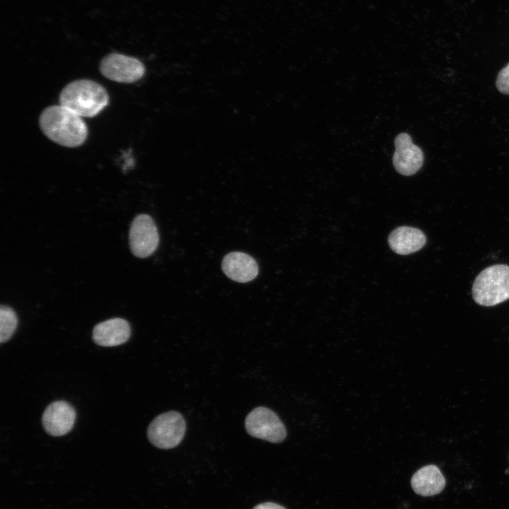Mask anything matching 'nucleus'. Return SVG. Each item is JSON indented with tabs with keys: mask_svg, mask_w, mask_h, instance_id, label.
<instances>
[{
	"mask_svg": "<svg viewBox=\"0 0 509 509\" xmlns=\"http://www.w3.org/2000/svg\"><path fill=\"white\" fill-rule=\"evenodd\" d=\"M221 267L229 279L239 283L255 279L259 272L258 264L255 259L241 252L227 254L223 259Z\"/></svg>",
	"mask_w": 509,
	"mask_h": 509,
	"instance_id": "9b49d317",
	"label": "nucleus"
},
{
	"mask_svg": "<svg viewBox=\"0 0 509 509\" xmlns=\"http://www.w3.org/2000/svg\"><path fill=\"white\" fill-rule=\"evenodd\" d=\"M394 145L392 161L396 170L403 175L415 174L423 163L422 150L413 144L411 136L406 133L398 134Z\"/></svg>",
	"mask_w": 509,
	"mask_h": 509,
	"instance_id": "6e6552de",
	"label": "nucleus"
},
{
	"mask_svg": "<svg viewBox=\"0 0 509 509\" xmlns=\"http://www.w3.org/2000/svg\"><path fill=\"white\" fill-rule=\"evenodd\" d=\"M129 240L131 252L135 257L151 256L159 244V234L153 219L144 213L136 216L130 226Z\"/></svg>",
	"mask_w": 509,
	"mask_h": 509,
	"instance_id": "0eeeda50",
	"label": "nucleus"
},
{
	"mask_svg": "<svg viewBox=\"0 0 509 509\" xmlns=\"http://www.w3.org/2000/svg\"><path fill=\"white\" fill-rule=\"evenodd\" d=\"M110 97L100 83L87 78L74 80L60 91L59 104L82 118H92L108 106Z\"/></svg>",
	"mask_w": 509,
	"mask_h": 509,
	"instance_id": "f03ea898",
	"label": "nucleus"
},
{
	"mask_svg": "<svg viewBox=\"0 0 509 509\" xmlns=\"http://www.w3.org/2000/svg\"><path fill=\"white\" fill-rule=\"evenodd\" d=\"M99 71L106 78L122 83H133L145 74L144 64L136 58L119 53H110L99 64Z\"/></svg>",
	"mask_w": 509,
	"mask_h": 509,
	"instance_id": "423d86ee",
	"label": "nucleus"
},
{
	"mask_svg": "<svg viewBox=\"0 0 509 509\" xmlns=\"http://www.w3.org/2000/svg\"><path fill=\"white\" fill-rule=\"evenodd\" d=\"M74 408L66 401H55L49 404L42 416L45 431L52 436H62L74 427L76 420Z\"/></svg>",
	"mask_w": 509,
	"mask_h": 509,
	"instance_id": "1a4fd4ad",
	"label": "nucleus"
},
{
	"mask_svg": "<svg viewBox=\"0 0 509 509\" xmlns=\"http://www.w3.org/2000/svg\"><path fill=\"white\" fill-rule=\"evenodd\" d=\"M496 86L499 92L509 95V62L498 72Z\"/></svg>",
	"mask_w": 509,
	"mask_h": 509,
	"instance_id": "2eb2a0df",
	"label": "nucleus"
},
{
	"mask_svg": "<svg viewBox=\"0 0 509 509\" xmlns=\"http://www.w3.org/2000/svg\"><path fill=\"white\" fill-rule=\"evenodd\" d=\"M38 124L47 139L64 147L81 146L88 134L83 118L59 104L44 108L39 116Z\"/></svg>",
	"mask_w": 509,
	"mask_h": 509,
	"instance_id": "f257e3e1",
	"label": "nucleus"
},
{
	"mask_svg": "<svg viewBox=\"0 0 509 509\" xmlns=\"http://www.w3.org/2000/svg\"><path fill=\"white\" fill-rule=\"evenodd\" d=\"M245 426L251 436L271 443H281L286 437L285 426L276 414L267 407L252 410L246 416Z\"/></svg>",
	"mask_w": 509,
	"mask_h": 509,
	"instance_id": "39448f33",
	"label": "nucleus"
},
{
	"mask_svg": "<svg viewBox=\"0 0 509 509\" xmlns=\"http://www.w3.org/2000/svg\"><path fill=\"white\" fill-rule=\"evenodd\" d=\"M426 242V235L421 230L409 226L397 228L388 238L390 248L394 252L403 255L419 251Z\"/></svg>",
	"mask_w": 509,
	"mask_h": 509,
	"instance_id": "f8f14e48",
	"label": "nucleus"
},
{
	"mask_svg": "<svg viewBox=\"0 0 509 509\" xmlns=\"http://www.w3.org/2000/svg\"><path fill=\"white\" fill-rule=\"evenodd\" d=\"M411 484L416 493L422 496H432L443 490L445 479L438 467L430 464L414 473Z\"/></svg>",
	"mask_w": 509,
	"mask_h": 509,
	"instance_id": "ddd939ff",
	"label": "nucleus"
},
{
	"mask_svg": "<svg viewBox=\"0 0 509 509\" xmlns=\"http://www.w3.org/2000/svg\"><path fill=\"white\" fill-rule=\"evenodd\" d=\"M18 325V317L14 310L7 305L0 308V342H6L13 334Z\"/></svg>",
	"mask_w": 509,
	"mask_h": 509,
	"instance_id": "4468645a",
	"label": "nucleus"
},
{
	"mask_svg": "<svg viewBox=\"0 0 509 509\" xmlns=\"http://www.w3.org/2000/svg\"><path fill=\"white\" fill-rule=\"evenodd\" d=\"M130 335L129 322L124 319L115 317L97 324L93 329L92 338L96 344L110 347L127 342Z\"/></svg>",
	"mask_w": 509,
	"mask_h": 509,
	"instance_id": "9d476101",
	"label": "nucleus"
},
{
	"mask_svg": "<svg viewBox=\"0 0 509 509\" xmlns=\"http://www.w3.org/2000/svg\"><path fill=\"white\" fill-rule=\"evenodd\" d=\"M474 301L482 306H494L509 299V266L494 264L482 270L472 286Z\"/></svg>",
	"mask_w": 509,
	"mask_h": 509,
	"instance_id": "7ed1b4c3",
	"label": "nucleus"
},
{
	"mask_svg": "<svg viewBox=\"0 0 509 509\" xmlns=\"http://www.w3.org/2000/svg\"><path fill=\"white\" fill-rule=\"evenodd\" d=\"M253 509H286L281 505L275 503L266 502L256 505Z\"/></svg>",
	"mask_w": 509,
	"mask_h": 509,
	"instance_id": "dca6fc26",
	"label": "nucleus"
},
{
	"mask_svg": "<svg viewBox=\"0 0 509 509\" xmlns=\"http://www.w3.org/2000/svg\"><path fill=\"white\" fill-rule=\"evenodd\" d=\"M186 431V423L177 411H170L156 416L149 424L147 435L155 447L170 449L177 446Z\"/></svg>",
	"mask_w": 509,
	"mask_h": 509,
	"instance_id": "20e7f679",
	"label": "nucleus"
}]
</instances>
